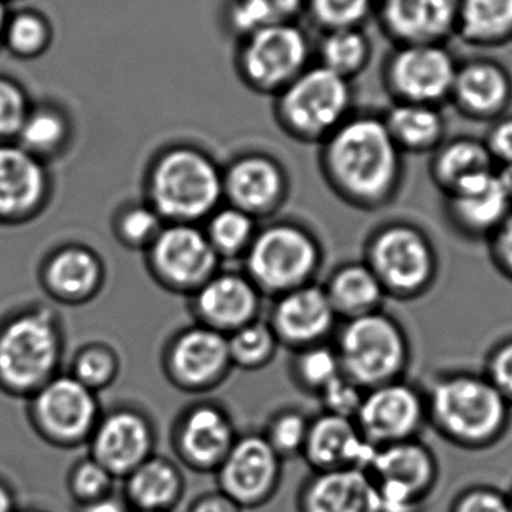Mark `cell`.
<instances>
[{
    "mask_svg": "<svg viewBox=\"0 0 512 512\" xmlns=\"http://www.w3.org/2000/svg\"><path fill=\"white\" fill-rule=\"evenodd\" d=\"M319 146L322 177L343 203L376 212L396 200L405 173L403 153L382 117L352 114Z\"/></svg>",
    "mask_w": 512,
    "mask_h": 512,
    "instance_id": "cell-1",
    "label": "cell"
},
{
    "mask_svg": "<svg viewBox=\"0 0 512 512\" xmlns=\"http://www.w3.org/2000/svg\"><path fill=\"white\" fill-rule=\"evenodd\" d=\"M427 423L453 447L486 451L511 427L512 406L483 373H444L426 391Z\"/></svg>",
    "mask_w": 512,
    "mask_h": 512,
    "instance_id": "cell-2",
    "label": "cell"
},
{
    "mask_svg": "<svg viewBox=\"0 0 512 512\" xmlns=\"http://www.w3.org/2000/svg\"><path fill=\"white\" fill-rule=\"evenodd\" d=\"M144 201L165 224L201 225L224 203L222 167L201 147H165L144 174Z\"/></svg>",
    "mask_w": 512,
    "mask_h": 512,
    "instance_id": "cell-3",
    "label": "cell"
},
{
    "mask_svg": "<svg viewBox=\"0 0 512 512\" xmlns=\"http://www.w3.org/2000/svg\"><path fill=\"white\" fill-rule=\"evenodd\" d=\"M334 349L342 375L367 391L405 378L411 342L403 325L384 310L337 325Z\"/></svg>",
    "mask_w": 512,
    "mask_h": 512,
    "instance_id": "cell-4",
    "label": "cell"
},
{
    "mask_svg": "<svg viewBox=\"0 0 512 512\" xmlns=\"http://www.w3.org/2000/svg\"><path fill=\"white\" fill-rule=\"evenodd\" d=\"M63 355L59 319L47 307H32L0 325V388L30 397L57 375Z\"/></svg>",
    "mask_w": 512,
    "mask_h": 512,
    "instance_id": "cell-5",
    "label": "cell"
},
{
    "mask_svg": "<svg viewBox=\"0 0 512 512\" xmlns=\"http://www.w3.org/2000/svg\"><path fill=\"white\" fill-rule=\"evenodd\" d=\"M321 243L295 221H276L258 228L243 256V273L262 297L277 298L315 282L322 267Z\"/></svg>",
    "mask_w": 512,
    "mask_h": 512,
    "instance_id": "cell-6",
    "label": "cell"
},
{
    "mask_svg": "<svg viewBox=\"0 0 512 512\" xmlns=\"http://www.w3.org/2000/svg\"><path fill=\"white\" fill-rule=\"evenodd\" d=\"M364 262L378 277L387 297L415 300L438 279L439 256L417 225L391 221L376 228L364 246Z\"/></svg>",
    "mask_w": 512,
    "mask_h": 512,
    "instance_id": "cell-7",
    "label": "cell"
},
{
    "mask_svg": "<svg viewBox=\"0 0 512 512\" xmlns=\"http://www.w3.org/2000/svg\"><path fill=\"white\" fill-rule=\"evenodd\" d=\"M351 81L324 66H309L276 95L280 128L301 143L321 144L352 116Z\"/></svg>",
    "mask_w": 512,
    "mask_h": 512,
    "instance_id": "cell-8",
    "label": "cell"
},
{
    "mask_svg": "<svg viewBox=\"0 0 512 512\" xmlns=\"http://www.w3.org/2000/svg\"><path fill=\"white\" fill-rule=\"evenodd\" d=\"M366 471L381 512H423L441 477L438 456L421 438L376 448Z\"/></svg>",
    "mask_w": 512,
    "mask_h": 512,
    "instance_id": "cell-9",
    "label": "cell"
},
{
    "mask_svg": "<svg viewBox=\"0 0 512 512\" xmlns=\"http://www.w3.org/2000/svg\"><path fill=\"white\" fill-rule=\"evenodd\" d=\"M310 44L295 23L276 24L242 38L237 66L252 90L279 95L309 68Z\"/></svg>",
    "mask_w": 512,
    "mask_h": 512,
    "instance_id": "cell-10",
    "label": "cell"
},
{
    "mask_svg": "<svg viewBox=\"0 0 512 512\" xmlns=\"http://www.w3.org/2000/svg\"><path fill=\"white\" fill-rule=\"evenodd\" d=\"M36 432L60 448L87 445L102 415L98 393L72 375H56L30 396Z\"/></svg>",
    "mask_w": 512,
    "mask_h": 512,
    "instance_id": "cell-11",
    "label": "cell"
},
{
    "mask_svg": "<svg viewBox=\"0 0 512 512\" xmlns=\"http://www.w3.org/2000/svg\"><path fill=\"white\" fill-rule=\"evenodd\" d=\"M147 270L171 294L191 297L221 270L201 225L165 224L155 242L144 252Z\"/></svg>",
    "mask_w": 512,
    "mask_h": 512,
    "instance_id": "cell-12",
    "label": "cell"
},
{
    "mask_svg": "<svg viewBox=\"0 0 512 512\" xmlns=\"http://www.w3.org/2000/svg\"><path fill=\"white\" fill-rule=\"evenodd\" d=\"M162 369L168 382L183 393L216 390L234 369L227 336L200 324L182 328L165 345Z\"/></svg>",
    "mask_w": 512,
    "mask_h": 512,
    "instance_id": "cell-13",
    "label": "cell"
},
{
    "mask_svg": "<svg viewBox=\"0 0 512 512\" xmlns=\"http://www.w3.org/2000/svg\"><path fill=\"white\" fill-rule=\"evenodd\" d=\"M355 423L375 448L421 438L427 423L426 391L405 381L364 391Z\"/></svg>",
    "mask_w": 512,
    "mask_h": 512,
    "instance_id": "cell-14",
    "label": "cell"
},
{
    "mask_svg": "<svg viewBox=\"0 0 512 512\" xmlns=\"http://www.w3.org/2000/svg\"><path fill=\"white\" fill-rule=\"evenodd\" d=\"M459 63L444 44L399 45L385 65L396 102L439 105L450 99Z\"/></svg>",
    "mask_w": 512,
    "mask_h": 512,
    "instance_id": "cell-15",
    "label": "cell"
},
{
    "mask_svg": "<svg viewBox=\"0 0 512 512\" xmlns=\"http://www.w3.org/2000/svg\"><path fill=\"white\" fill-rule=\"evenodd\" d=\"M218 490L243 510H258L273 501L282 483L283 460L261 433L239 435L215 474Z\"/></svg>",
    "mask_w": 512,
    "mask_h": 512,
    "instance_id": "cell-16",
    "label": "cell"
},
{
    "mask_svg": "<svg viewBox=\"0 0 512 512\" xmlns=\"http://www.w3.org/2000/svg\"><path fill=\"white\" fill-rule=\"evenodd\" d=\"M239 435L227 408L206 400L180 412L171 429V448L180 466L197 474H215Z\"/></svg>",
    "mask_w": 512,
    "mask_h": 512,
    "instance_id": "cell-17",
    "label": "cell"
},
{
    "mask_svg": "<svg viewBox=\"0 0 512 512\" xmlns=\"http://www.w3.org/2000/svg\"><path fill=\"white\" fill-rule=\"evenodd\" d=\"M158 433L152 418L131 405L102 412L87 447L89 456L101 463L117 481L156 454Z\"/></svg>",
    "mask_w": 512,
    "mask_h": 512,
    "instance_id": "cell-18",
    "label": "cell"
},
{
    "mask_svg": "<svg viewBox=\"0 0 512 512\" xmlns=\"http://www.w3.org/2000/svg\"><path fill=\"white\" fill-rule=\"evenodd\" d=\"M224 201L256 221L271 218L289 195V177L267 153L246 152L222 168Z\"/></svg>",
    "mask_w": 512,
    "mask_h": 512,
    "instance_id": "cell-19",
    "label": "cell"
},
{
    "mask_svg": "<svg viewBox=\"0 0 512 512\" xmlns=\"http://www.w3.org/2000/svg\"><path fill=\"white\" fill-rule=\"evenodd\" d=\"M268 324L280 346L298 351L330 342L339 318L322 285L313 282L274 298Z\"/></svg>",
    "mask_w": 512,
    "mask_h": 512,
    "instance_id": "cell-20",
    "label": "cell"
},
{
    "mask_svg": "<svg viewBox=\"0 0 512 512\" xmlns=\"http://www.w3.org/2000/svg\"><path fill=\"white\" fill-rule=\"evenodd\" d=\"M197 324L230 336L259 318L262 294L242 271L219 270L191 295Z\"/></svg>",
    "mask_w": 512,
    "mask_h": 512,
    "instance_id": "cell-21",
    "label": "cell"
},
{
    "mask_svg": "<svg viewBox=\"0 0 512 512\" xmlns=\"http://www.w3.org/2000/svg\"><path fill=\"white\" fill-rule=\"evenodd\" d=\"M444 197L448 224L471 240L489 239L512 209L495 170L465 180Z\"/></svg>",
    "mask_w": 512,
    "mask_h": 512,
    "instance_id": "cell-22",
    "label": "cell"
},
{
    "mask_svg": "<svg viewBox=\"0 0 512 512\" xmlns=\"http://www.w3.org/2000/svg\"><path fill=\"white\" fill-rule=\"evenodd\" d=\"M50 177L44 161L18 146L0 144V222H24L47 204Z\"/></svg>",
    "mask_w": 512,
    "mask_h": 512,
    "instance_id": "cell-23",
    "label": "cell"
},
{
    "mask_svg": "<svg viewBox=\"0 0 512 512\" xmlns=\"http://www.w3.org/2000/svg\"><path fill=\"white\" fill-rule=\"evenodd\" d=\"M375 450L361 435L355 420L322 411L310 417L301 459L312 472L367 469Z\"/></svg>",
    "mask_w": 512,
    "mask_h": 512,
    "instance_id": "cell-24",
    "label": "cell"
},
{
    "mask_svg": "<svg viewBox=\"0 0 512 512\" xmlns=\"http://www.w3.org/2000/svg\"><path fill=\"white\" fill-rule=\"evenodd\" d=\"M450 101L468 119L495 122L505 116L512 102L510 71L492 59L459 63Z\"/></svg>",
    "mask_w": 512,
    "mask_h": 512,
    "instance_id": "cell-25",
    "label": "cell"
},
{
    "mask_svg": "<svg viewBox=\"0 0 512 512\" xmlns=\"http://www.w3.org/2000/svg\"><path fill=\"white\" fill-rule=\"evenodd\" d=\"M378 12L399 45H445L456 35L459 0H381Z\"/></svg>",
    "mask_w": 512,
    "mask_h": 512,
    "instance_id": "cell-26",
    "label": "cell"
},
{
    "mask_svg": "<svg viewBox=\"0 0 512 512\" xmlns=\"http://www.w3.org/2000/svg\"><path fill=\"white\" fill-rule=\"evenodd\" d=\"M297 512H381L378 487L366 469L312 472L298 489Z\"/></svg>",
    "mask_w": 512,
    "mask_h": 512,
    "instance_id": "cell-27",
    "label": "cell"
},
{
    "mask_svg": "<svg viewBox=\"0 0 512 512\" xmlns=\"http://www.w3.org/2000/svg\"><path fill=\"white\" fill-rule=\"evenodd\" d=\"M42 280L57 300L68 304L87 303L104 286V262L87 246H62L45 262Z\"/></svg>",
    "mask_w": 512,
    "mask_h": 512,
    "instance_id": "cell-28",
    "label": "cell"
},
{
    "mask_svg": "<svg viewBox=\"0 0 512 512\" xmlns=\"http://www.w3.org/2000/svg\"><path fill=\"white\" fill-rule=\"evenodd\" d=\"M182 466L161 454H153L122 480V493L131 510L174 512L185 498Z\"/></svg>",
    "mask_w": 512,
    "mask_h": 512,
    "instance_id": "cell-29",
    "label": "cell"
},
{
    "mask_svg": "<svg viewBox=\"0 0 512 512\" xmlns=\"http://www.w3.org/2000/svg\"><path fill=\"white\" fill-rule=\"evenodd\" d=\"M322 288L339 321L378 312L387 298L378 277L364 261L345 262L334 268Z\"/></svg>",
    "mask_w": 512,
    "mask_h": 512,
    "instance_id": "cell-30",
    "label": "cell"
},
{
    "mask_svg": "<svg viewBox=\"0 0 512 512\" xmlns=\"http://www.w3.org/2000/svg\"><path fill=\"white\" fill-rule=\"evenodd\" d=\"M382 119L402 153H433L447 140V122L436 105L394 102Z\"/></svg>",
    "mask_w": 512,
    "mask_h": 512,
    "instance_id": "cell-31",
    "label": "cell"
},
{
    "mask_svg": "<svg viewBox=\"0 0 512 512\" xmlns=\"http://www.w3.org/2000/svg\"><path fill=\"white\" fill-rule=\"evenodd\" d=\"M492 170L495 162L484 141L466 135L445 140L430 161V177L444 194L465 180Z\"/></svg>",
    "mask_w": 512,
    "mask_h": 512,
    "instance_id": "cell-32",
    "label": "cell"
},
{
    "mask_svg": "<svg viewBox=\"0 0 512 512\" xmlns=\"http://www.w3.org/2000/svg\"><path fill=\"white\" fill-rule=\"evenodd\" d=\"M456 35L478 48L512 41V0H459Z\"/></svg>",
    "mask_w": 512,
    "mask_h": 512,
    "instance_id": "cell-33",
    "label": "cell"
},
{
    "mask_svg": "<svg viewBox=\"0 0 512 512\" xmlns=\"http://www.w3.org/2000/svg\"><path fill=\"white\" fill-rule=\"evenodd\" d=\"M201 227L221 261L243 259L259 228L255 218L230 204H222Z\"/></svg>",
    "mask_w": 512,
    "mask_h": 512,
    "instance_id": "cell-34",
    "label": "cell"
},
{
    "mask_svg": "<svg viewBox=\"0 0 512 512\" xmlns=\"http://www.w3.org/2000/svg\"><path fill=\"white\" fill-rule=\"evenodd\" d=\"M318 54L319 65L351 81L369 63L372 45L361 27L325 30Z\"/></svg>",
    "mask_w": 512,
    "mask_h": 512,
    "instance_id": "cell-35",
    "label": "cell"
},
{
    "mask_svg": "<svg viewBox=\"0 0 512 512\" xmlns=\"http://www.w3.org/2000/svg\"><path fill=\"white\" fill-rule=\"evenodd\" d=\"M69 140L71 125L65 114L57 108L38 107L30 108L15 141L18 146L45 161V158L59 155L65 150Z\"/></svg>",
    "mask_w": 512,
    "mask_h": 512,
    "instance_id": "cell-36",
    "label": "cell"
},
{
    "mask_svg": "<svg viewBox=\"0 0 512 512\" xmlns=\"http://www.w3.org/2000/svg\"><path fill=\"white\" fill-rule=\"evenodd\" d=\"M307 0H231L227 20L240 39L276 24L294 23Z\"/></svg>",
    "mask_w": 512,
    "mask_h": 512,
    "instance_id": "cell-37",
    "label": "cell"
},
{
    "mask_svg": "<svg viewBox=\"0 0 512 512\" xmlns=\"http://www.w3.org/2000/svg\"><path fill=\"white\" fill-rule=\"evenodd\" d=\"M228 339L234 369L256 372L264 369L276 357L279 342L268 321L261 318L234 331Z\"/></svg>",
    "mask_w": 512,
    "mask_h": 512,
    "instance_id": "cell-38",
    "label": "cell"
},
{
    "mask_svg": "<svg viewBox=\"0 0 512 512\" xmlns=\"http://www.w3.org/2000/svg\"><path fill=\"white\" fill-rule=\"evenodd\" d=\"M291 372L297 387L315 396L342 375L336 349L328 342L294 351Z\"/></svg>",
    "mask_w": 512,
    "mask_h": 512,
    "instance_id": "cell-39",
    "label": "cell"
},
{
    "mask_svg": "<svg viewBox=\"0 0 512 512\" xmlns=\"http://www.w3.org/2000/svg\"><path fill=\"white\" fill-rule=\"evenodd\" d=\"M165 227L164 219L147 201H131L114 216V236L129 251L146 252Z\"/></svg>",
    "mask_w": 512,
    "mask_h": 512,
    "instance_id": "cell-40",
    "label": "cell"
},
{
    "mask_svg": "<svg viewBox=\"0 0 512 512\" xmlns=\"http://www.w3.org/2000/svg\"><path fill=\"white\" fill-rule=\"evenodd\" d=\"M310 417L297 408H285L271 415L261 435L277 456L285 460L297 459L303 453L309 432Z\"/></svg>",
    "mask_w": 512,
    "mask_h": 512,
    "instance_id": "cell-41",
    "label": "cell"
},
{
    "mask_svg": "<svg viewBox=\"0 0 512 512\" xmlns=\"http://www.w3.org/2000/svg\"><path fill=\"white\" fill-rule=\"evenodd\" d=\"M120 372V358L105 343H90L75 355L71 375L90 390L99 393L110 387Z\"/></svg>",
    "mask_w": 512,
    "mask_h": 512,
    "instance_id": "cell-42",
    "label": "cell"
},
{
    "mask_svg": "<svg viewBox=\"0 0 512 512\" xmlns=\"http://www.w3.org/2000/svg\"><path fill=\"white\" fill-rule=\"evenodd\" d=\"M3 42L15 56L30 59L47 50L50 27L41 15L35 12H20L8 18Z\"/></svg>",
    "mask_w": 512,
    "mask_h": 512,
    "instance_id": "cell-43",
    "label": "cell"
},
{
    "mask_svg": "<svg viewBox=\"0 0 512 512\" xmlns=\"http://www.w3.org/2000/svg\"><path fill=\"white\" fill-rule=\"evenodd\" d=\"M116 483V478L101 463L87 456L72 465L66 486L78 507L116 492Z\"/></svg>",
    "mask_w": 512,
    "mask_h": 512,
    "instance_id": "cell-44",
    "label": "cell"
},
{
    "mask_svg": "<svg viewBox=\"0 0 512 512\" xmlns=\"http://www.w3.org/2000/svg\"><path fill=\"white\" fill-rule=\"evenodd\" d=\"M381 0H307L313 20L324 30L361 27Z\"/></svg>",
    "mask_w": 512,
    "mask_h": 512,
    "instance_id": "cell-45",
    "label": "cell"
},
{
    "mask_svg": "<svg viewBox=\"0 0 512 512\" xmlns=\"http://www.w3.org/2000/svg\"><path fill=\"white\" fill-rule=\"evenodd\" d=\"M29 111V101L23 89L6 78H0V144L17 140Z\"/></svg>",
    "mask_w": 512,
    "mask_h": 512,
    "instance_id": "cell-46",
    "label": "cell"
},
{
    "mask_svg": "<svg viewBox=\"0 0 512 512\" xmlns=\"http://www.w3.org/2000/svg\"><path fill=\"white\" fill-rule=\"evenodd\" d=\"M448 512H511L508 493L489 484H472L460 490Z\"/></svg>",
    "mask_w": 512,
    "mask_h": 512,
    "instance_id": "cell-47",
    "label": "cell"
},
{
    "mask_svg": "<svg viewBox=\"0 0 512 512\" xmlns=\"http://www.w3.org/2000/svg\"><path fill=\"white\" fill-rule=\"evenodd\" d=\"M363 396L364 390L343 375L330 382L318 394L322 403V411L339 415V417L351 418V420H355Z\"/></svg>",
    "mask_w": 512,
    "mask_h": 512,
    "instance_id": "cell-48",
    "label": "cell"
},
{
    "mask_svg": "<svg viewBox=\"0 0 512 512\" xmlns=\"http://www.w3.org/2000/svg\"><path fill=\"white\" fill-rule=\"evenodd\" d=\"M483 375L512 406V336L490 349Z\"/></svg>",
    "mask_w": 512,
    "mask_h": 512,
    "instance_id": "cell-49",
    "label": "cell"
},
{
    "mask_svg": "<svg viewBox=\"0 0 512 512\" xmlns=\"http://www.w3.org/2000/svg\"><path fill=\"white\" fill-rule=\"evenodd\" d=\"M487 243L496 270L512 282V209L498 230L487 239Z\"/></svg>",
    "mask_w": 512,
    "mask_h": 512,
    "instance_id": "cell-50",
    "label": "cell"
},
{
    "mask_svg": "<svg viewBox=\"0 0 512 512\" xmlns=\"http://www.w3.org/2000/svg\"><path fill=\"white\" fill-rule=\"evenodd\" d=\"M483 141L495 162V167L510 164L512 162V116L505 114L501 119L495 120Z\"/></svg>",
    "mask_w": 512,
    "mask_h": 512,
    "instance_id": "cell-51",
    "label": "cell"
},
{
    "mask_svg": "<svg viewBox=\"0 0 512 512\" xmlns=\"http://www.w3.org/2000/svg\"><path fill=\"white\" fill-rule=\"evenodd\" d=\"M186 512H245L239 504L228 498L221 490L197 496Z\"/></svg>",
    "mask_w": 512,
    "mask_h": 512,
    "instance_id": "cell-52",
    "label": "cell"
},
{
    "mask_svg": "<svg viewBox=\"0 0 512 512\" xmlns=\"http://www.w3.org/2000/svg\"><path fill=\"white\" fill-rule=\"evenodd\" d=\"M77 512H131V508L120 490H116V492L89 502V504L78 505Z\"/></svg>",
    "mask_w": 512,
    "mask_h": 512,
    "instance_id": "cell-53",
    "label": "cell"
},
{
    "mask_svg": "<svg viewBox=\"0 0 512 512\" xmlns=\"http://www.w3.org/2000/svg\"><path fill=\"white\" fill-rule=\"evenodd\" d=\"M17 510L14 492L8 484L0 481V512H15Z\"/></svg>",
    "mask_w": 512,
    "mask_h": 512,
    "instance_id": "cell-54",
    "label": "cell"
},
{
    "mask_svg": "<svg viewBox=\"0 0 512 512\" xmlns=\"http://www.w3.org/2000/svg\"><path fill=\"white\" fill-rule=\"evenodd\" d=\"M495 173L502 188H504V191L507 192L508 197L512 201V162L510 164L498 165V167H495Z\"/></svg>",
    "mask_w": 512,
    "mask_h": 512,
    "instance_id": "cell-55",
    "label": "cell"
},
{
    "mask_svg": "<svg viewBox=\"0 0 512 512\" xmlns=\"http://www.w3.org/2000/svg\"><path fill=\"white\" fill-rule=\"evenodd\" d=\"M8 11H6L5 0H0V42L3 41L6 23H8Z\"/></svg>",
    "mask_w": 512,
    "mask_h": 512,
    "instance_id": "cell-56",
    "label": "cell"
},
{
    "mask_svg": "<svg viewBox=\"0 0 512 512\" xmlns=\"http://www.w3.org/2000/svg\"><path fill=\"white\" fill-rule=\"evenodd\" d=\"M508 499H510V510L512 512V489L508 492Z\"/></svg>",
    "mask_w": 512,
    "mask_h": 512,
    "instance_id": "cell-57",
    "label": "cell"
},
{
    "mask_svg": "<svg viewBox=\"0 0 512 512\" xmlns=\"http://www.w3.org/2000/svg\"><path fill=\"white\" fill-rule=\"evenodd\" d=\"M15 512H44V511H38V510H17Z\"/></svg>",
    "mask_w": 512,
    "mask_h": 512,
    "instance_id": "cell-58",
    "label": "cell"
},
{
    "mask_svg": "<svg viewBox=\"0 0 512 512\" xmlns=\"http://www.w3.org/2000/svg\"><path fill=\"white\" fill-rule=\"evenodd\" d=\"M131 512H158V511H140V510H131Z\"/></svg>",
    "mask_w": 512,
    "mask_h": 512,
    "instance_id": "cell-59",
    "label": "cell"
}]
</instances>
